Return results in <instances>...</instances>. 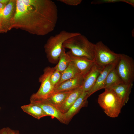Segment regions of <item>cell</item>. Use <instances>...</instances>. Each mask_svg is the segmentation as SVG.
Listing matches in <instances>:
<instances>
[{
	"label": "cell",
	"instance_id": "27",
	"mask_svg": "<svg viewBox=\"0 0 134 134\" xmlns=\"http://www.w3.org/2000/svg\"><path fill=\"white\" fill-rule=\"evenodd\" d=\"M122 2L128 3L134 7V0H123Z\"/></svg>",
	"mask_w": 134,
	"mask_h": 134
},
{
	"label": "cell",
	"instance_id": "25",
	"mask_svg": "<svg viewBox=\"0 0 134 134\" xmlns=\"http://www.w3.org/2000/svg\"><path fill=\"white\" fill-rule=\"evenodd\" d=\"M8 134H20L19 131L13 130L9 127H6Z\"/></svg>",
	"mask_w": 134,
	"mask_h": 134
},
{
	"label": "cell",
	"instance_id": "17",
	"mask_svg": "<svg viewBox=\"0 0 134 134\" xmlns=\"http://www.w3.org/2000/svg\"><path fill=\"white\" fill-rule=\"evenodd\" d=\"M21 108L24 112L38 119L48 116L40 106L33 102L23 105Z\"/></svg>",
	"mask_w": 134,
	"mask_h": 134
},
{
	"label": "cell",
	"instance_id": "12",
	"mask_svg": "<svg viewBox=\"0 0 134 134\" xmlns=\"http://www.w3.org/2000/svg\"><path fill=\"white\" fill-rule=\"evenodd\" d=\"M67 53L69 56L71 61L74 64L80 73L83 75L87 73L95 63L94 61L75 56L70 51Z\"/></svg>",
	"mask_w": 134,
	"mask_h": 134
},
{
	"label": "cell",
	"instance_id": "8",
	"mask_svg": "<svg viewBox=\"0 0 134 134\" xmlns=\"http://www.w3.org/2000/svg\"><path fill=\"white\" fill-rule=\"evenodd\" d=\"M104 67L97 65L95 62L89 71L83 75L81 85L83 91L88 93L90 91Z\"/></svg>",
	"mask_w": 134,
	"mask_h": 134
},
{
	"label": "cell",
	"instance_id": "14",
	"mask_svg": "<svg viewBox=\"0 0 134 134\" xmlns=\"http://www.w3.org/2000/svg\"><path fill=\"white\" fill-rule=\"evenodd\" d=\"M83 92L80 86L73 90L67 96L64 102L60 105L56 107L62 113L67 112Z\"/></svg>",
	"mask_w": 134,
	"mask_h": 134
},
{
	"label": "cell",
	"instance_id": "5",
	"mask_svg": "<svg viewBox=\"0 0 134 134\" xmlns=\"http://www.w3.org/2000/svg\"><path fill=\"white\" fill-rule=\"evenodd\" d=\"M115 68L124 83H133L134 80V61L132 58L126 55L120 54Z\"/></svg>",
	"mask_w": 134,
	"mask_h": 134
},
{
	"label": "cell",
	"instance_id": "16",
	"mask_svg": "<svg viewBox=\"0 0 134 134\" xmlns=\"http://www.w3.org/2000/svg\"><path fill=\"white\" fill-rule=\"evenodd\" d=\"M115 66L114 65H109L103 67L93 86L88 93V97L96 91L103 89L107 76Z\"/></svg>",
	"mask_w": 134,
	"mask_h": 134
},
{
	"label": "cell",
	"instance_id": "30",
	"mask_svg": "<svg viewBox=\"0 0 134 134\" xmlns=\"http://www.w3.org/2000/svg\"><path fill=\"white\" fill-rule=\"evenodd\" d=\"M4 33V31L2 29L0 24V34Z\"/></svg>",
	"mask_w": 134,
	"mask_h": 134
},
{
	"label": "cell",
	"instance_id": "10",
	"mask_svg": "<svg viewBox=\"0 0 134 134\" xmlns=\"http://www.w3.org/2000/svg\"><path fill=\"white\" fill-rule=\"evenodd\" d=\"M30 102L33 103L40 106L48 116H50L52 118H55L61 123L65 124L63 114L46 100Z\"/></svg>",
	"mask_w": 134,
	"mask_h": 134
},
{
	"label": "cell",
	"instance_id": "11",
	"mask_svg": "<svg viewBox=\"0 0 134 134\" xmlns=\"http://www.w3.org/2000/svg\"><path fill=\"white\" fill-rule=\"evenodd\" d=\"M83 76V75L80 73L62 82L55 88L53 93L71 91L81 86Z\"/></svg>",
	"mask_w": 134,
	"mask_h": 134
},
{
	"label": "cell",
	"instance_id": "6",
	"mask_svg": "<svg viewBox=\"0 0 134 134\" xmlns=\"http://www.w3.org/2000/svg\"><path fill=\"white\" fill-rule=\"evenodd\" d=\"M55 69L54 67H50L44 69L43 74L39 79V81L41 83L40 87L36 93L31 96L30 102L46 99L53 93L55 87L51 83L50 77Z\"/></svg>",
	"mask_w": 134,
	"mask_h": 134
},
{
	"label": "cell",
	"instance_id": "7",
	"mask_svg": "<svg viewBox=\"0 0 134 134\" xmlns=\"http://www.w3.org/2000/svg\"><path fill=\"white\" fill-rule=\"evenodd\" d=\"M94 61L97 65L102 67L109 65H115L120 54L111 50L101 41L96 44Z\"/></svg>",
	"mask_w": 134,
	"mask_h": 134
},
{
	"label": "cell",
	"instance_id": "13",
	"mask_svg": "<svg viewBox=\"0 0 134 134\" xmlns=\"http://www.w3.org/2000/svg\"><path fill=\"white\" fill-rule=\"evenodd\" d=\"M16 7L15 0H10L4 8L1 25L4 33L8 31L9 22L14 14Z\"/></svg>",
	"mask_w": 134,
	"mask_h": 134
},
{
	"label": "cell",
	"instance_id": "18",
	"mask_svg": "<svg viewBox=\"0 0 134 134\" xmlns=\"http://www.w3.org/2000/svg\"><path fill=\"white\" fill-rule=\"evenodd\" d=\"M124 83L117 74L114 67L108 73L105 80L103 89H109L120 84Z\"/></svg>",
	"mask_w": 134,
	"mask_h": 134
},
{
	"label": "cell",
	"instance_id": "2",
	"mask_svg": "<svg viewBox=\"0 0 134 134\" xmlns=\"http://www.w3.org/2000/svg\"><path fill=\"white\" fill-rule=\"evenodd\" d=\"M63 47L70 50L73 55L94 61L95 45L80 33L66 40Z\"/></svg>",
	"mask_w": 134,
	"mask_h": 134
},
{
	"label": "cell",
	"instance_id": "19",
	"mask_svg": "<svg viewBox=\"0 0 134 134\" xmlns=\"http://www.w3.org/2000/svg\"><path fill=\"white\" fill-rule=\"evenodd\" d=\"M72 90L53 93L46 100L57 107L64 102L67 96Z\"/></svg>",
	"mask_w": 134,
	"mask_h": 134
},
{
	"label": "cell",
	"instance_id": "22",
	"mask_svg": "<svg viewBox=\"0 0 134 134\" xmlns=\"http://www.w3.org/2000/svg\"><path fill=\"white\" fill-rule=\"evenodd\" d=\"M61 76V72L55 69V70L51 74L50 77L51 83L54 86L55 88L60 81Z\"/></svg>",
	"mask_w": 134,
	"mask_h": 134
},
{
	"label": "cell",
	"instance_id": "3",
	"mask_svg": "<svg viewBox=\"0 0 134 134\" xmlns=\"http://www.w3.org/2000/svg\"><path fill=\"white\" fill-rule=\"evenodd\" d=\"M80 33L63 30L58 34L51 36L44 46L49 61L52 64L56 63L62 52L64 42L69 38Z\"/></svg>",
	"mask_w": 134,
	"mask_h": 134
},
{
	"label": "cell",
	"instance_id": "4",
	"mask_svg": "<svg viewBox=\"0 0 134 134\" xmlns=\"http://www.w3.org/2000/svg\"><path fill=\"white\" fill-rule=\"evenodd\" d=\"M98 102L109 117H117L123 107L122 103L114 92L111 89H105L99 95Z\"/></svg>",
	"mask_w": 134,
	"mask_h": 134
},
{
	"label": "cell",
	"instance_id": "28",
	"mask_svg": "<svg viewBox=\"0 0 134 134\" xmlns=\"http://www.w3.org/2000/svg\"><path fill=\"white\" fill-rule=\"evenodd\" d=\"M0 134H8L6 128H3L0 130Z\"/></svg>",
	"mask_w": 134,
	"mask_h": 134
},
{
	"label": "cell",
	"instance_id": "31",
	"mask_svg": "<svg viewBox=\"0 0 134 134\" xmlns=\"http://www.w3.org/2000/svg\"></svg>",
	"mask_w": 134,
	"mask_h": 134
},
{
	"label": "cell",
	"instance_id": "21",
	"mask_svg": "<svg viewBox=\"0 0 134 134\" xmlns=\"http://www.w3.org/2000/svg\"><path fill=\"white\" fill-rule=\"evenodd\" d=\"M71 62L69 55L67 52H66L65 49L63 48L58 63L54 67L55 68L61 73L67 67Z\"/></svg>",
	"mask_w": 134,
	"mask_h": 134
},
{
	"label": "cell",
	"instance_id": "15",
	"mask_svg": "<svg viewBox=\"0 0 134 134\" xmlns=\"http://www.w3.org/2000/svg\"><path fill=\"white\" fill-rule=\"evenodd\" d=\"M133 86V83H122L109 89L112 90L115 93L121 101L123 106L129 101Z\"/></svg>",
	"mask_w": 134,
	"mask_h": 134
},
{
	"label": "cell",
	"instance_id": "29",
	"mask_svg": "<svg viewBox=\"0 0 134 134\" xmlns=\"http://www.w3.org/2000/svg\"><path fill=\"white\" fill-rule=\"evenodd\" d=\"M9 1L10 0H0V3L6 5Z\"/></svg>",
	"mask_w": 134,
	"mask_h": 134
},
{
	"label": "cell",
	"instance_id": "26",
	"mask_svg": "<svg viewBox=\"0 0 134 134\" xmlns=\"http://www.w3.org/2000/svg\"><path fill=\"white\" fill-rule=\"evenodd\" d=\"M5 5L4 4L0 3V25L3 16V10Z\"/></svg>",
	"mask_w": 134,
	"mask_h": 134
},
{
	"label": "cell",
	"instance_id": "9",
	"mask_svg": "<svg viewBox=\"0 0 134 134\" xmlns=\"http://www.w3.org/2000/svg\"><path fill=\"white\" fill-rule=\"evenodd\" d=\"M88 92L83 91L68 110L63 114L65 124H68L81 108L85 106L87 102V99L88 98Z\"/></svg>",
	"mask_w": 134,
	"mask_h": 134
},
{
	"label": "cell",
	"instance_id": "20",
	"mask_svg": "<svg viewBox=\"0 0 134 134\" xmlns=\"http://www.w3.org/2000/svg\"><path fill=\"white\" fill-rule=\"evenodd\" d=\"M61 73V79L56 87L62 82L73 78L80 74L74 64L71 61L67 67Z\"/></svg>",
	"mask_w": 134,
	"mask_h": 134
},
{
	"label": "cell",
	"instance_id": "24",
	"mask_svg": "<svg viewBox=\"0 0 134 134\" xmlns=\"http://www.w3.org/2000/svg\"><path fill=\"white\" fill-rule=\"evenodd\" d=\"M123 0H101L93 1L91 3L93 4H100L104 3H115L122 2Z\"/></svg>",
	"mask_w": 134,
	"mask_h": 134
},
{
	"label": "cell",
	"instance_id": "23",
	"mask_svg": "<svg viewBox=\"0 0 134 134\" xmlns=\"http://www.w3.org/2000/svg\"><path fill=\"white\" fill-rule=\"evenodd\" d=\"M58 1L66 4L72 6H77L82 1L81 0H59Z\"/></svg>",
	"mask_w": 134,
	"mask_h": 134
},
{
	"label": "cell",
	"instance_id": "1",
	"mask_svg": "<svg viewBox=\"0 0 134 134\" xmlns=\"http://www.w3.org/2000/svg\"><path fill=\"white\" fill-rule=\"evenodd\" d=\"M8 31L20 29L32 34L46 35L53 31L58 18L57 6L51 0H15Z\"/></svg>",
	"mask_w": 134,
	"mask_h": 134
}]
</instances>
